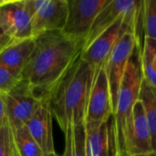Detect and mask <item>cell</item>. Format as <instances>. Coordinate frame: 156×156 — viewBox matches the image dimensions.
Returning <instances> with one entry per match:
<instances>
[{"label": "cell", "instance_id": "ffe728a7", "mask_svg": "<svg viewBox=\"0 0 156 156\" xmlns=\"http://www.w3.org/2000/svg\"><path fill=\"white\" fill-rule=\"evenodd\" d=\"M14 140L8 119L5 115L0 121V156H12Z\"/></svg>", "mask_w": 156, "mask_h": 156}, {"label": "cell", "instance_id": "3957f363", "mask_svg": "<svg viewBox=\"0 0 156 156\" xmlns=\"http://www.w3.org/2000/svg\"><path fill=\"white\" fill-rule=\"evenodd\" d=\"M141 46L142 44L139 41L127 63L118 92L116 109L113 114L119 153L126 152L124 140L126 122L134 104L139 100L141 86L144 80Z\"/></svg>", "mask_w": 156, "mask_h": 156}, {"label": "cell", "instance_id": "4316f807", "mask_svg": "<svg viewBox=\"0 0 156 156\" xmlns=\"http://www.w3.org/2000/svg\"><path fill=\"white\" fill-rule=\"evenodd\" d=\"M43 156H59L56 152H52V153H48V154H45Z\"/></svg>", "mask_w": 156, "mask_h": 156}, {"label": "cell", "instance_id": "6da1fadb", "mask_svg": "<svg viewBox=\"0 0 156 156\" xmlns=\"http://www.w3.org/2000/svg\"><path fill=\"white\" fill-rule=\"evenodd\" d=\"M35 47L22 72L26 80L43 99L80 58L84 42L71 38L60 30L48 31L34 37Z\"/></svg>", "mask_w": 156, "mask_h": 156}, {"label": "cell", "instance_id": "5bb4252c", "mask_svg": "<svg viewBox=\"0 0 156 156\" xmlns=\"http://www.w3.org/2000/svg\"><path fill=\"white\" fill-rule=\"evenodd\" d=\"M52 122L53 116L48 101L44 100L34 115L26 123L32 137L37 143L44 154L55 152Z\"/></svg>", "mask_w": 156, "mask_h": 156}, {"label": "cell", "instance_id": "83f0119b", "mask_svg": "<svg viewBox=\"0 0 156 156\" xmlns=\"http://www.w3.org/2000/svg\"><path fill=\"white\" fill-rule=\"evenodd\" d=\"M12 156H19L18 153H17V151H16V147H15V144H14V150H13Z\"/></svg>", "mask_w": 156, "mask_h": 156}, {"label": "cell", "instance_id": "d6986e66", "mask_svg": "<svg viewBox=\"0 0 156 156\" xmlns=\"http://www.w3.org/2000/svg\"><path fill=\"white\" fill-rule=\"evenodd\" d=\"M141 19L144 37L156 40V0L143 1Z\"/></svg>", "mask_w": 156, "mask_h": 156}, {"label": "cell", "instance_id": "9c48e42d", "mask_svg": "<svg viewBox=\"0 0 156 156\" xmlns=\"http://www.w3.org/2000/svg\"><path fill=\"white\" fill-rule=\"evenodd\" d=\"M139 41L141 42L140 37L133 31L123 35V37L112 49L104 65L112 95L113 114L116 109L118 92L127 67V63L136 44Z\"/></svg>", "mask_w": 156, "mask_h": 156}, {"label": "cell", "instance_id": "2e32d148", "mask_svg": "<svg viewBox=\"0 0 156 156\" xmlns=\"http://www.w3.org/2000/svg\"><path fill=\"white\" fill-rule=\"evenodd\" d=\"M139 100L143 102L152 137L153 151H156V88L143 80Z\"/></svg>", "mask_w": 156, "mask_h": 156}, {"label": "cell", "instance_id": "484cf974", "mask_svg": "<svg viewBox=\"0 0 156 156\" xmlns=\"http://www.w3.org/2000/svg\"><path fill=\"white\" fill-rule=\"evenodd\" d=\"M134 156H156V151H152L148 154H138Z\"/></svg>", "mask_w": 156, "mask_h": 156}, {"label": "cell", "instance_id": "7a4b0ae2", "mask_svg": "<svg viewBox=\"0 0 156 156\" xmlns=\"http://www.w3.org/2000/svg\"><path fill=\"white\" fill-rule=\"evenodd\" d=\"M95 70L80 56L50 91L48 101L63 133L70 126L84 124Z\"/></svg>", "mask_w": 156, "mask_h": 156}, {"label": "cell", "instance_id": "e0dca14e", "mask_svg": "<svg viewBox=\"0 0 156 156\" xmlns=\"http://www.w3.org/2000/svg\"><path fill=\"white\" fill-rule=\"evenodd\" d=\"M15 147L19 156H43V152L32 137L26 124L11 126Z\"/></svg>", "mask_w": 156, "mask_h": 156}, {"label": "cell", "instance_id": "5b68a950", "mask_svg": "<svg viewBox=\"0 0 156 156\" xmlns=\"http://www.w3.org/2000/svg\"><path fill=\"white\" fill-rule=\"evenodd\" d=\"M33 38L54 30H62L68 16V0H25Z\"/></svg>", "mask_w": 156, "mask_h": 156}, {"label": "cell", "instance_id": "f546056e", "mask_svg": "<svg viewBox=\"0 0 156 156\" xmlns=\"http://www.w3.org/2000/svg\"><path fill=\"white\" fill-rule=\"evenodd\" d=\"M4 2H5V0H0V5H1Z\"/></svg>", "mask_w": 156, "mask_h": 156}, {"label": "cell", "instance_id": "8fae6325", "mask_svg": "<svg viewBox=\"0 0 156 156\" xmlns=\"http://www.w3.org/2000/svg\"><path fill=\"white\" fill-rule=\"evenodd\" d=\"M0 27L14 41L33 38L25 0H5L0 5Z\"/></svg>", "mask_w": 156, "mask_h": 156}, {"label": "cell", "instance_id": "d4e9b609", "mask_svg": "<svg viewBox=\"0 0 156 156\" xmlns=\"http://www.w3.org/2000/svg\"><path fill=\"white\" fill-rule=\"evenodd\" d=\"M5 116V105H4V100L2 94H0V121Z\"/></svg>", "mask_w": 156, "mask_h": 156}, {"label": "cell", "instance_id": "44dd1931", "mask_svg": "<svg viewBox=\"0 0 156 156\" xmlns=\"http://www.w3.org/2000/svg\"><path fill=\"white\" fill-rule=\"evenodd\" d=\"M73 154L74 156H87L84 124L73 127Z\"/></svg>", "mask_w": 156, "mask_h": 156}, {"label": "cell", "instance_id": "9a60e30c", "mask_svg": "<svg viewBox=\"0 0 156 156\" xmlns=\"http://www.w3.org/2000/svg\"><path fill=\"white\" fill-rule=\"evenodd\" d=\"M34 47V38L12 43L0 54V67L22 77V72L29 60Z\"/></svg>", "mask_w": 156, "mask_h": 156}, {"label": "cell", "instance_id": "7402d4cb", "mask_svg": "<svg viewBox=\"0 0 156 156\" xmlns=\"http://www.w3.org/2000/svg\"><path fill=\"white\" fill-rule=\"evenodd\" d=\"M22 77L17 76L10 70L0 67V94L9 92L20 80Z\"/></svg>", "mask_w": 156, "mask_h": 156}, {"label": "cell", "instance_id": "52a82bcc", "mask_svg": "<svg viewBox=\"0 0 156 156\" xmlns=\"http://www.w3.org/2000/svg\"><path fill=\"white\" fill-rule=\"evenodd\" d=\"M5 115L10 126L26 124L43 102L30 84L21 80L9 92L3 94Z\"/></svg>", "mask_w": 156, "mask_h": 156}, {"label": "cell", "instance_id": "603a6c76", "mask_svg": "<svg viewBox=\"0 0 156 156\" xmlns=\"http://www.w3.org/2000/svg\"><path fill=\"white\" fill-rule=\"evenodd\" d=\"M65 133V150L62 156H74L73 154V126L69 127Z\"/></svg>", "mask_w": 156, "mask_h": 156}, {"label": "cell", "instance_id": "4fadbf2b", "mask_svg": "<svg viewBox=\"0 0 156 156\" xmlns=\"http://www.w3.org/2000/svg\"><path fill=\"white\" fill-rule=\"evenodd\" d=\"M87 156H116L119 154L114 118L97 129L86 132Z\"/></svg>", "mask_w": 156, "mask_h": 156}, {"label": "cell", "instance_id": "cb8c5ba5", "mask_svg": "<svg viewBox=\"0 0 156 156\" xmlns=\"http://www.w3.org/2000/svg\"><path fill=\"white\" fill-rule=\"evenodd\" d=\"M16 41L12 40L7 35L5 34V32L3 31V29L0 27V54L8 47L10 46L12 43H14Z\"/></svg>", "mask_w": 156, "mask_h": 156}, {"label": "cell", "instance_id": "ac0fdd59", "mask_svg": "<svg viewBox=\"0 0 156 156\" xmlns=\"http://www.w3.org/2000/svg\"><path fill=\"white\" fill-rule=\"evenodd\" d=\"M144 80L156 88V40L144 37L141 46Z\"/></svg>", "mask_w": 156, "mask_h": 156}, {"label": "cell", "instance_id": "ba28073f", "mask_svg": "<svg viewBox=\"0 0 156 156\" xmlns=\"http://www.w3.org/2000/svg\"><path fill=\"white\" fill-rule=\"evenodd\" d=\"M110 0H68V16L62 33L71 38L85 39L101 10Z\"/></svg>", "mask_w": 156, "mask_h": 156}, {"label": "cell", "instance_id": "f1b7e54d", "mask_svg": "<svg viewBox=\"0 0 156 156\" xmlns=\"http://www.w3.org/2000/svg\"><path fill=\"white\" fill-rule=\"evenodd\" d=\"M116 156H131L128 153H126V152H124V153H119Z\"/></svg>", "mask_w": 156, "mask_h": 156}, {"label": "cell", "instance_id": "7c38bea8", "mask_svg": "<svg viewBox=\"0 0 156 156\" xmlns=\"http://www.w3.org/2000/svg\"><path fill=\"white\" fill-rule=\"evenodd\" d=\"M141 5L142 1L110 0L95 18L93 25L85 39L83 49L91 44L95 38H97L103 31L110 27L119 17L136 10Z\"/></svg>", "mask_w": 156, "mask_h": 156}, {"label": "cell", "instance_id": "277c9868", "mask_svg": "<svg viewBox=\"0 0 156 156\" xmlns=\"http://www.w3.org/2000/svg\"><path fill=\"white\" fill-rule=\"evenodd\" d=\"M141 14L142 5L136 10L119 17L110 27L81 51L80 58L94 70L103 67L112 49L123 35L133 31L138 36L139 29H142Z\"/></svg>", "mask_w": 156, "mask_h": 156}, {"label": "cell", "instance_id": "30bf717a", "mask_svg": "<svg viewBox=\"0 0 156 156\" xmlns=\"http://www.w3.org/2000/svg\"><path fill=\"white\" fill-rule=\"evenodd\" d=\"M125 150L131 156L153 151L152 137L143 102L138 100L127 120L125 128Z\"/></svg>", "mask_w": 156, "mask_h": 156}, {"label": "cell", "instance_id": "8992f818", "mask_svg": "<svg viewBox=\"0 0 156 156\" xmlns=\"http://www.w3.org/2000/svg\"><path fill=\"white\" fill-rule=\"evenodd\" d=\"M113 116V107L104 66L95 70L88 101L84 127L86 132L97 129Z\"/></svg>", "mask_w": 156, "mask_h": 156}]
</instances>
